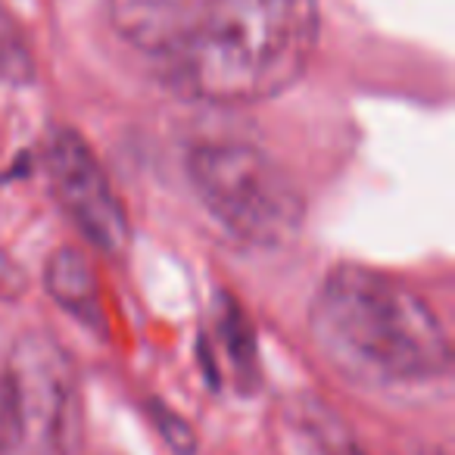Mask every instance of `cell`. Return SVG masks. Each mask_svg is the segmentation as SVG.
<instances>
[{"mask_svg": "<svg viewBox=\"0 0 455 455\" xmlns=\"http://www.w3.org/2000/svg\"><path fill=\"white\" fill-rule=\"evenodd\" d=\"M82 390L72 359L28 331L0 353V455H72Z\"/></svg>", "mask_w": 455, "mask_h": 455, "instance_id": "277c9868", "label": "cell"}, {"mask_svg": "<svg viewBox=\"0 0 455 455\" xmlns=\"http://www.w3.org/2000/svg\"><path fill=\"white\" fill-rule=\"evenodd\" d=\"M153 411L159 415V421H156V424L163 427V434L169 436V443L175 446V452H178V455H190V452H194L196 443H194V434L188 430V424H184L178 415H172V411H165L163 405H156Z\"/></svg>", "mask_w": 455, "mask_h": 455, "instance_id": "9c48e42d", "label": "cell"}, {"mask_svg": "<svg viewBox=\"0 0 455 455\" xmlns=\"http://www.w3.org/2000/svg\"><path fill=\"white\" fill-rule=\"evenodd\" d=\"M309 334L340 378L371 393L427 390L452 368V343L434 306L405 281L359 262L322 278Z\"/></svg>", "mask_w": 455, "mask_h": 455, "instance_id": "6da1fadb", "label": "cell"}, {"mask_svg": "<svg viewBox=\"0 0 455 455\" xmlns=\"http://www.w3.org/2000/svg\"><path fill=\"white\" fill-rule=\"evenodd\" d=\"M44 287L66 315H72L78 324H84L91 331H103L107 315H103L100 287H97V275L82 250H57L47 259Z\"/></svg>", "mask_w": 455, "mask_h": 455, "instance_id": "52a82bcc", "label": "cell"}, {"mask_svg": "<svg viewBox=\"0 0 455 455\" xmlns=\"http://www.w3.org/2000/svg\"><path fill=\"white\" fill-rule=\"evenodd\" d=\"M188 184L228 237L256 250H281L299 235L306 200L278 159L243 140L196 144Z\"/></svg>", "mask_w": 455, "mask_h": 455, "instance_id": "3957f363", "label": "cell"}, {"mask_svg": "<svg viewBox=\"0 0 455 455\" xmlns=\"http://www.w3.org/2000/svg\"><path fill=\"white\" fill-rule=\"evenodd\" d=\"M221 331H225L228 355H235L237 374H241V380H250L256 371V353H253L256 347H253V334H250V328L243 324L241 312H237L235 306L225 309V324H221Z\"/></svg>", "mask_w": 455, "mask_h": 455, "instance_id": "ba28073f", "label": "cell"}, {"mask_svg": "<svg viewBox=\"0 0 455 455\" xmlns=\"http://www.w3.org/2000/svg\"><path fill=\"white\" fill-rule=\"evenodd\" d=\"M44 169L60 209L78 235L100 253L119 256L128 247L132 225L122 196L88 140L69 128L53 132L44 150Z\"/></svg>", "mask_w": 455, "mask_h": 455, "instance_id": "5b68a950", "label": "cell"}, {"mask_svg": "<svg viewBox=\"0 0 455 455\" xmlns=\"http://www.w3.org/2000/svg\"><path fill=\"white\" fill-rule=\"evenodd\" d=\"M200 0H109V22L138 51L165 60Z\"/></svg>", "mask_w": 455, "mask_h": 455, "instance_id": "8992f818", "label": "cell"}, {"mask_svg": "<svg viewBox=\"0 0 455 455\" xmlns=\"http://www.w3.org/2000/svg\"><path fill=\"white\" fill-rule=\"evenodd\" d=\"M318 32V0H200L159 63L194 100L250 107L281 97L303 78Z\"/></svg>", "mask_w": 455, "mask_h": 455, "instance_id": "7a4b0ae2", "label": "cell"}]
</instances>
